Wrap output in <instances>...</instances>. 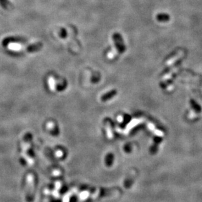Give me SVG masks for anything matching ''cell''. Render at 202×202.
Masks as SVG:
<instances>
[{
	"mask_svg": "<svg viewBox=\"0 0 202 202\" xmlns=\"http://www.w3.org/2000/svg\"><path fill=\"white\" fill-rule=\"evenodd\" d=\"M157 20L160 22H166L170 20V16L166 13H159L157 16Z\"/></svg>",
	"mask_w": 202,
	"mask_h": 202,
	"instance_id": "obj_3",
	"label": "cell"
},
{
	"mask_svg": "<svg viewBox=\"0 0 202 202\" xmlns=\"http://www.w3.org/2000/svg\"><path fill=\"white\" fill-rule=\"evenodd\" d=\"M116 94H117V90H113L109 92H107V94H105L104 96H103L102 99L103 101L107 100V99H111V98H113V96H114Z\"/></svg>",
	"mask_w": 202,
	"mask_h": 202,
	"instance_id": "obj_4",
	"label": "cell"
},
{
	"mask_svg": "<svg viewBox=\"0 0 202 202\" xmlns=\"http://www.w3.org/2000/svg\"><path fill=\"white\" fill-rule=\"evenodd\" d=\"M22 45L18 43H11L7 45V49L9 50H13V51L18 52L22 49Z\"/></svg>",
	"mask_w": 202,
	"mask_h": 202,
	"instance_id": "obj_2",
	"label": "cell"
},
{
	"mask_svg": "<svg viewBox=\"0 0 202 202\" xmlns=\"http://www.w3.org/2000/svg\"><path fill=\"white\" fill-rule=\"evenodd\" d=\"M113 39L115 45V47L120 54H122L126 51V47L125 43H124V40L121 34L114 33L113 35Z\"/></svg>",
	"mask_w": 202,
	"mask_h": 202,
	"instance_id": "obj_1",
	"label": "cell"
},
{
	"mask_svg": "<svg viewBox=\"0 0 202 202\" xmlns=\"http://www.w3.org/2000/svg\"><path fill=\"white\" fill-rule=\"evenodd\" d=\"M49 85L50 90H55V85H56V82H55V80L52 77H50L49 79Z\"/></svg>",
	"mask_w": 202,
	"mask_h": 202,
	"instance_id": "obj_5",
	"label": "cell"
}]
</instances>
